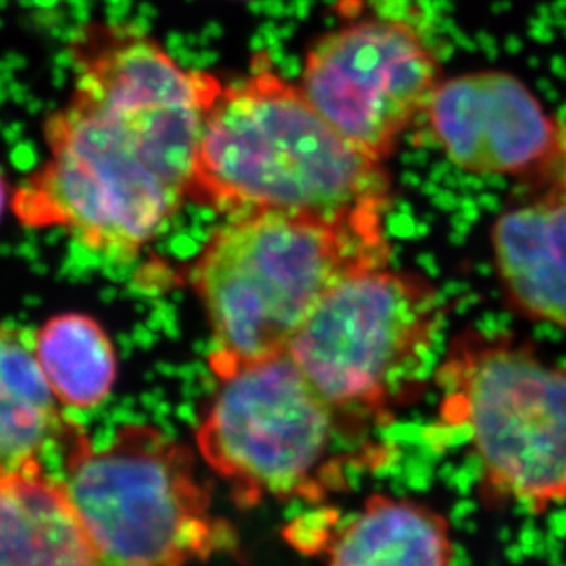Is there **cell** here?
Returning a JSON list of instances; mask_svg holds the SVG:
<instances>
[{"instance_id": "7a4b0ae2", "label": "cell", "mask_w": 566, "mask_h": 566, "mask_svg": "<svg viewBox=\"0 0 566 566\" xmlns=\"http://www.w3.org/2000/svg\"><path fill=\"white\" fill-rule=\"evenodd\" d=\"M189 202L226 217L348 219L387 211L390 178L343 138L266 57L222 85L198 142Z\"/></svg>"}, {"instance_id": "7c38bea8", "label": "cell", "mask_w": 566, "mask_h": 566, "mask_svg": "<svg viewBox=\"0 0 566 566\" xmlns=\"http://www.w3.org/2000/svg\"><path fill=\"white\" fill-rule=\"evenodd\" d=\"M328 566H454L448 518L415 499L373 493L332 532Z\"/></svg>"}, {"instance_id": "4fadbf2b", "label": "cell", "mask_w": 566, "mask_h": 566, "mask_svg": "<svg viewBox=\"0 0 566 566\" xmlns=\"http://www.w3.org/2000/svg\"><path fill=\"white\" fill-rule=\"evenodd\" d=\"M0 566H105L46 473L0 479Z\"/></svg>"}, {"instance_id": "9a60e30c", "label": "cell", "mask_w": 566, "mask_h": 566, "mask_svg": "<svg viewBox=\"0 0 566 566\" xmlns=\"http://www.w3.org/2000/svg\"><path fill=\"white\" fill-rule=\"evenodd\" d=\"M6 206H8V184L2 172H0V219L4 214Z\"/></svg>"}, {"instance_id": "ba28073f", "label": "cell", "mask_w": 566, "mask_h": 566, "mask_svg": "<svg viewBox=\"0 0 566 566\" xmlns=\"http://www.w3.org/2000/svg\"><path fill=\"white\" fill-rule=\"evenodd\" d=\"M440 81L437 55L415 28L364 19L312 44L297 85L343 138L384 164Z\"/></svg>"}, {"instance_id": "6da1fadb", "label": "cell", "mask_w": 566, "mask_h": 566, "mask_svg": "<svg viewBox=\"0 0 566 566\" xmlns=\"http://www.w3.org/2000/svg\"><path fill=\"white\" fill-rule=\"evenodd\" d=\"M74 88L44 119L46 160L11 197L32 230L69 231L94 252L133 256L189 202L198 142L222 81L186 69L128 27L72 43Z\"/></svg>"}, {"instance_id": "9c48e42d", "label": "cell", "mask_w": 566, "mask_h": 566, "mask_svg": "<svg viewBox=\"0 0 566 566\" xmlns=\"http://www.w3.org/2000/svg\"><path fill=\"white\" fill-rule=\"evenodd\" d=\"M429 133L453 166L476 177H521L551 164L562 128L515 75L479 70L440 81Z\"/></svg>"}, {"instance_id": "277c9868", "label": "cell", "mask_w": 566, "mask_h": 566, "mask_svg": "<svg viewBox=\"0 0 566 566\" xmlns=\"http://www.w3.org/2000/svg\"><path fill=\"white\" fill-rule=\"evenodd\" d=\"M434 378L440 422L470 442L484 501L535 515L566 503V367L513 337L464 331Z\"/></svg>"}, {"instance_id": "8fae6325", "label": "cell", "mask_w": 566, "mask_h": 566, "mask_svg": "<svg viewBox=\"0 0 566 566\" xmlns=\"http://www.w3.org/2000/svg\"><path fill=\"white\" fill-rule=\"evenodd\" d=\"M81 428L64 418L27 337L0 323V479L46 473L44 457L61 460Z\"/></svg>"}, {"instance_id": "30bf717a", "label": "cell", "mask_w": 566, "mask_h": 566, "mask_svg": "<svg viewBox=\"0 0 566 566\" xmlns=\"http://www.w3.org/2000/svg\"><path fill=\"white\" fill-rule=\"evenodd\" d=\"M492 252L507 305L566 332V189L499 214Z\"/></svg>"}, {"instance_id": "8992f818", "label": "cell", "mask_w": 566, "mask_h": 566, "mask_svg": "<svg viewBox=\"0 0 566 566\" xmlns=\"http://www.w3.org/2000/svg\"><path fill=\"white\" fill-rule=\"evenodd\" d=\"M442 321V297L426 275L370 268L321 300L289 354L343 417L361 429L384 426L422 395Z\"/></svg>"}, {"instance_id": "3957f363", "label": "cell", "mask_w": 566, "mask_h": 566, "mask_svg": "<svg viewBox=\"0 0 566 566\" xmlns=\"http://www.w3.org/2000/svg\"><path fill=\"white\" fill-rule=\"evenodd\" d=\"M385 211L348 219L262 213L228 217L191 266L213 334L217 378L289 350L306 317L339 281L387 266Z\"/></svg>"}, {"instance_id": "52a82bcc", "label": "cell", "mask_w": 566, "mask_h": 566, "mask_svg": "<svg viewBox=\"0 0 566 566\" xmlns=\"http://www.w3.org/2000/svg\"><path fill=\"white\" fill-rule=\"evenodd\" d=\"M359 431L286 350L220 378L197 443L241 506L266 499L317 503L347 488L350 457L337 451Z\"/></svg>"}, {"instance_id": "5b68a950", "label": "cell", "mask_w": 566, "mask_h": 566, "mask_svg": "<svg viewBox=\"0 0 566 566\" xmlns=\"http://www.w3.org/2000/svg\"><path fill=\"white\" fill-rule=\"evenodd\" d=\"M57 479L105 566H188L235 543L213 513L191 451L130 423L94 448L81 429Z\"/></svg>"}, {"instance_id": "5bb4252c", "label": "cell", "mask_w": 566, "mask_h": 566, "mask_svg": "<svg viewBox=\"0 0 566 566\" xmlns=\"http://www.w3.org/2000/svg\"><path fill=\"white\" fill-rule=\"evenodd\" d=\"M33 350L60 403L94 409L107 400L118 361L113 342L96 319L85 314L52 317L39 331Z\"/></svg>"}]
</instances>
